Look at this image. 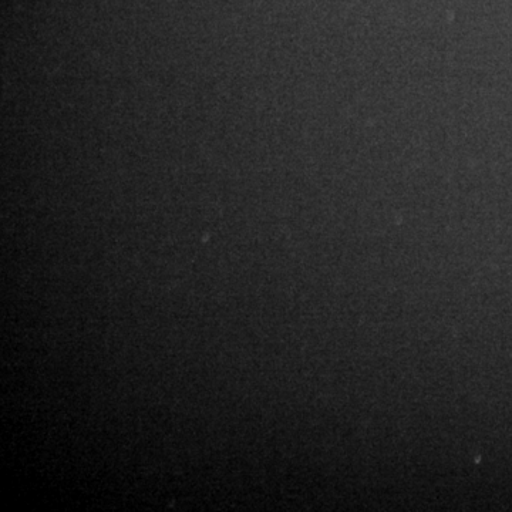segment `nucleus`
<instances>
[]
</instances>
